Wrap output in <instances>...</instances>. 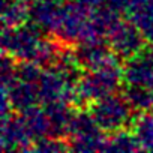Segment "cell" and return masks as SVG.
Masks as SVG:
<instances>
[{"label":"cell","mask_w":153,"mask_h":153,"mask_svg":"<svg viewBox=\"0 0 153 153\" xmlns=\"http://www.w3.org/2000/svg\"><path fill=\"white\" fill-rule=\"evenodd\" d=\"M42 32L35 23H26L15 29H3L2 51L15 60H30L39 65L47 44Z\"/></svg>","instance_id":"obj_1"},{"label":"cell","mask_w":153,"mask_h":153,"mask_svg":"<svg viewBox=\"0 0 153 153\" xmlns=\"http://www.w3.org/2000/svg\"><path fill=\"white\" fill-rule=\"evenodd\" d=\"M123 80V69L120 65L101 69H87L80 75L76 83L78 102L92 104L110 95H114Z\"/></svg>","instance_id":"obj_2"},{"label":"cell","mask_w":153,"mask_h":153,"mask_svg":"<svg viewBox=\"0 0 153 153\" xmlns=\"http://www.w3.org/2000/svg\"><path fill=\"white\" fill-rule=\"evenodd\" d=\"M89 111L104 132H116L128 125H132L134 110L123 95L119 96L114 93L99 101H95L90 104Z\"/></svg>","instance_id":"obj_3"},{"label":"cell","mask_w":153,"mask_h":153,"mask_svg":"<svg viewBox=\"0 0 153 153\" xmlns=\"http://www.w3.org/2000/svg\"><path fill=\"white\" fill-rule=\"evenodd\" d=\"M92 11L93 9L81 5L76 0L65 2L62 20L54 36L65 44H74V42L80 44L86 32Z\"/></svg>","instance_id":"obj_4"},{"label":"cell","mask_w":153,"mask_h":153,"mask_svg":"<svg viewBox=\"0 0 153 153\" xmlns=\"http://www.w3.org/2000/svg\"><path fill=\"white\" fill-rule=\"evenodd\" d=\"M144 35L131 21H120L108 36V44L113 51L125 60H129L144 51Z\"/></svg>","instance_id":"obj_5"},{"label":"cell","mask_w":153,"mask_h":153,"mask_svg":"<svg viewBox=\"0 0 153 153\" xmlns=\"http://www.w3.org/2000/svg\"><path fill=\"white\" fill-rule=\"evenodd\" d=\"M75 59L81 68L87 69H101L108 66L120 65V57L113 51L110 44L102 41H92V42H80L74 48Z\"/></svg>","instance_id":"obj_6"},{"label":"cell","mask_w":153,"mask_h":153,"mask_svg":"<svg viewBox=\"0 0 153 153\" xmlns=\"http://www.w3.org/2000/svg\"><path fill=\"white\" fill-rule=\"evenodd\" d=\"M33 137L29 132L21 116H8L2 119V150L9 152H33Z\"/></svg>","instance_id":"obj_7"},{"label":"cell","mask_w":153,"mask_h":153,"mask_svg":"<svg viewBox=\"0 0 153 153\" xmlns=\"http://www.w3.org/2000/svg\"><path fill=\"white\" fill-rule=\"evenodd\" d=\"M65 8V0H30V21L44 32L56 33Z\"/></svg>","instance_id":"obj_8"},{"label":"cell","mask_w":153,"mask_h":153,"mask_svg":"<svg viewBox=\"0 0 153 153\" xmlns=\"http://www.w3.org/2000/svg\"><path fill=\"white\" fill-rule=\"evenodd\" d=\"M123 81L129 86L153 89V53L149 48L126 62L123 68Z\"/></svg>","instance_id":"obj_9"},{"label":"cell","mask_w":153,"mask_h":153,"mask_svg":"<svg viewBox=\"0 0 153 153\" xmlns=\"http://www.w3.org/2000/svg\"><path fill=\"white\" fill-rule=\"evenodd\" d=\"M2 93H5L11 105L15 111L21 113L33 105H36L39 101V90H38V83H29V81H21L17 80L9 89H2Z\"/></svg>","instance_id":"obj_10"},{"label":"cell","mask_w":153,"mask_h":153,"mask_svg":"<svg viewBox=\"0 0 153 153\" xmlns=\"http://www.w3.org/2000/svg\"><path fill=\"white\" fill-rule=\"evenodd\" d=\"M129 21L134 23L147 41H153V0H132L128 9Z\"/></svg>","instance_id":"obj_11"},{"label":"cell","mask_w":153,"mask_h":153,"mask_svg":"<svg viewBox=\"0 0 153 153\" xmlns=\"http://www.w3.org/2000/svg\"><path fill=\"white\" fill-rule=\"evenodd\" d=\"M45 110L48 113V119L51 125V137L62 138L68 135L71 120L75 114L72 105L65 102H53V104H47Z\"/></svg>","instance_id":"obj_12"},{"label":"cell","mask_w":153,"mask_h":153,"mask_svg":"<svg viewBox=\"0 0 153 153\" xmlns=\"http://www.w3.org/2000/svg\"><path fill=\"white\" fill-rule=\"evenodd\" d=\"M30 20L29 0H2V24L3 29H15Z\"/></svg>","instance_id":"obj_13"},{"label":"cell","mask_w":153,"mask_h":153,"mask_svg":"<svg viewBox=\"0 0 153 153\" xmlns=\"http://www.w3.org/2000/svg\"><path fill=\"white\" fill-rule=\"evenodd\" d=\"M23 122L26 123L29 132L32 134L33 140H39L44 137H51V125H50V119H48V113L44 108L33 105L24 111L20 113Z\"/></svg>","instance_id":"obj_14"},{"label":"cell","mask_w":153,"mask_h":153,"mask_svg":"<svg viewBox=\"0 0 153 153\" xmlns=\"http://www.w3.org/2000/svg\"><path fill=\"white\" fill-rule=\"evenodd\" d=\"M107 140L108 137H105L104 131L98 128L92 132L69 137L68 143H69L71 150L74 152H105Z\"/></svg>","instance_id":"obj_15"},{"label":"cell","mask_w":153,"mask_h":153,"mask_svg":"<svg viewBox=\"0 0 153 153\" xmlns=\"http://www.w3.org/2000/svg\"><path fill=\"white\" fill-rule=\"evenodd\" d=\"M125 99L134 110V113H146L153 107V89L144 86H129L123 92Z\"/></svg>","instance_id":"obj_16"},{"label":"cell","mask_w":153,"mask_h":153,"mask_svg":"<svg viewBox=\"0 0 153 153\" xmlns=\"http://www.w3.org/2000/svg\"><path fill=\"white\" fill-rule=\"evenodd\" d=\"M132 132L135 134L141 150L153 152V114L140 113L132 120Z\"/></svg>","instance_id":"obj_17"},{"label":"cell","mask_w":153,"mask_h":153,"mask_svg":"<svg viewBox=\"0 0 153 153\" xmlns=\"http://www.w3.org/2000/svg\"><path fill=\"white\" fill-rule=\"evenodd\" d=\"M141 150L135 134L131 131H116L107 140L105 152H138Z\"/></svg>","instance_id":"obj_18"},{"label":"cell","mask_w":153,"mask_h":153,"mask_svg":"<svg viewBox=\"0 0 153 153\" xmlns=\"http://www.w3.org/2000/svg\"><path fill=\"white\" fill-rule=\"evenodd\" d=\"M68 150H71L69 143L63 141L62 138H56V137H44L33 143V152L60 153V152H68Z\"/></svg>","instance_id":"obj_19"},{"label":"cell","mask_w":153,"mask_h":153,"mask_svg":"<svg viewBox=\"0 0 153 153\" xmlns=\"http://www.w3.org/2000/svg\"><path fill=\"white\" fill-rule=\"evenodd\" d=\"M42 66L30 60H18L17 63V78L21 81L38 83L39 76L42 74Z\"/></svg>","instance_id":"obj_20"},{"label":"cell","mask_w":153,"mask_h":153,"mask_svg":"<svg viewBox=\"0 0 153 153\" xmlns=\"http://www.w3.org/2000/svg\"><path fill=\"white\" fill-rule=\"evenodd\" d=\"M132 0H107V5L114 8L119 12H128Z\"/></svg>","instance_id":"obj_21"},{"label":"cell","mask_w":153,"mask_h":153,"mask_svg":"<svg viewBox=\"0 0 153 153\" xmlns=\"http://www.w3.org/2000/svg\"><path fill=\"white\" fill-rule=\"evenodd\" d=\"M76 2H80L81 5L90 8V9H96V8H101L107 3V0H76Z\"/></svg>","instance_id":"obj_22"},{"label":"cell","mask_w":153,"mask_h":153,"mask_svg":"<svg viewBox=\"0 0 153 153\" xmlns=\"http://www.w3.org/2000/svg\"><path fill=\"white\" fill-rule=\"evenodd\" d=\"M150 113H152V114H153V107H152V110H150Z\"/></svg>","instance_id":"obj_23"},{"label":"cell","mask_w":153,"mask_h":153,"mask_svg":"<svg viewBox=\"0 0 153 153\" xmlns=\"http://www.w3.org/2000/svg\"><path fill=\"white\" fill-rule=\"evenodd\" d=\"M149 50H150V48H149ZM150 51H152V53H153V50H150Z\"/></svg>","instance_id":"obj_24"}]
</instances>
